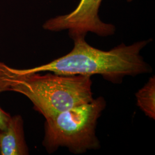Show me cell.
Here are the masks:
<instances>
[{"label": "cell", "mask_w": 155, "mask_h": 155, "mask_svg": "<svg viewBox=\"0 0 155 155\" xmlns=\"http://www.w3.org/2000/svg\"><path fill=\"white\" fill-rule=\"evenodd\" d=\"M83 35H74V47L66 55L39 66L18 69L22 72H50L59 75H100L118 84L127 76L135 77L152 72L140 52L152 39L132 45L122 43L109 51L97 49L89 45Z\"/></svg>", "instance_id": "obj_1"}, {"label": "cell", "mask_w": 155, "mask_h": 155, "mask_svg": "<svg viewBox=\"0 0 155 155\" xmlns=\"http://www.w3.org/2000/svg\"><path fill=\"white\" fill-rule=\"evenodd\" d=\"M91 86L88 75L22 72L0 61V93L25 95L45 118L92 101Z\"/></svg>", "instance_id": "obj_2"}, {"label": "cell", "mask_w": 155, "mask_h": 155, "mask_svg": "<svg viewBox=\"0 0 155 155\" xmlns=\"http://www.w3.org/2000/svg\"><path fill=\"white\" fill-rule=\"evenodd\" d=\"M106 106L105 98L100 97L45 118L43 141L45 150L51 153L66 147L72 153L81 154L99 149L96 127Z\"/></svg>", "instance_id": "obj_3"}, {"label": "cell", "mask_w": 155, "mask_h": 155, "mask_svg": "<svg viewBox=\"0 0 155 155\" xmlns=\"http://www.w3.org/2000/svg\"><path fill=\"white\" fill-rule=\"evenodd\" d=\"M132 0H127L130 2ZM102 0H81L77 8L71 13L51 18L45 22L43 28L58 32L68 30L70 37L74 35L86 36L92 32L101 37L113 35L116 27L102 21L98 11Z\"/></svg>", "instance_id": "obj_4"}, {"label": "cell", "mask_w": 155, "mask_h": 155, "mask_svg": "<svg viewBox=\"0 0 155 155\" xmlns=\"http://www.w3.org/2000/svg\"><path fill=\"white\" fill-rule=\"evenodd\" d=\"M28 154L22 117L20 115L11 116L6 127L0 131V155Z\"/></svg>", "instance_id": "obj_5"}, {"label": "cell", "mask_w": 155, "mask_h": 155, "mask_svg": "<svg viewBox=\"0 0 155 155\" xmlns=\"http://www.w3.org/2000/svg\"><path fill=\"white\" fill-rule=\"evenodd\" d=\"M137 104L147 116L155 118V78L149 81L136 93Z\"/></svg>", "instance_id": "obj_6"}, {"label": "cell", "mask_w": 155, "mask_h": 155, "mask_svg": "<svg viewBox=\"0 0 155 155\" xmlns=\"http://www.w3.org/2000/svg\"><path fill=\"white\" fill-rule=\"evenodd\" d=\"M11 116L0 107V131L3 130L7 126Z\"/></svg>", "instance_id": "obj_7"}]
</instances>
